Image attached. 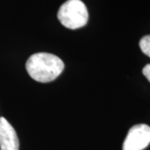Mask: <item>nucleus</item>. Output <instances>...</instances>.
<instances>
[{"label":"nucleus","mask_w":150,"mask_h":150,"mask_svg":"<svg viewBox=\"0 0 150 150\" xmlns=\"http://www.w3.org/2000/svg\"><path fill=\"white\" fill-rule=\"evenodd\" d=\"M58 18L64 27L77 29L87 24L88 12L81 0H68L59 8Z\"/></svg>","instance_id":"obj_2"},{"label":"nucleus","mask_w":150,"mask_h":150,"mask_svg":"<svg viewBox=\"0 0 150 150\" xmlns=\"http://www.w3.org/2000/svg\"><path fill=\"white\" fill-rule=\"evenodd\" d=\"M143 74L146 77V79L150 82V64L145 65L143 69Z\"/></svg>","instance_id":"obj_6"},{"label":"nucleus","mask_w":150,"mask_h":150,"mask_svg":"<svg viewBox=\"0 0 150 150\" xmlns=\"http://www.w3.org/2000/svg\"><path fill=\"white\" fill-rule=\"evenodd\" d=\"M0 149H19V140L16 131L4 117H0Z\"/></svg>","instance_id":"obj_4"},{"label":"nucleus","mask_w":150,"mask_h":150,"mask_svg":"<svg viewBox=\"0 0 150 150\" xmlns=\"http://www.w3.org/2000/svg\"><path fill=\"white\" fill-rule=\"evenodd\" d=\"M139 46L142 52L147 56L150 57V35H146L141 38Z\"/></svg>","instance_id":"obj_5"},{"label":"nucleus","mask_w":150,"mask_h":150,"mask_svg":"<svg viewBox=\"0 0 150 150\" xmlns=\"http://www.w3.org/2000/svg\"><path fill=\"white\" fill-rule=\"evenodd\" d=\"M150 144V127L137 124L129 129L123 144V150H144Z\"/></svg>","instance_id":"obj_3"},{"label":"nucleus","mask_w":150,"mask_h":150,"mask_svg":"<svg viewBox=\"0 0 150 150\" xmlns=\"http://www.w3.org/2000/svg\"><path fill=\"white\" fill-rule=\"evenodd\" d=\"M26 69L33 79L39 83H49L62 74L64 69V64L54 54L37 53L28 58Z\"/></svg>","instance_id":"obj_1"}]
</instances>
